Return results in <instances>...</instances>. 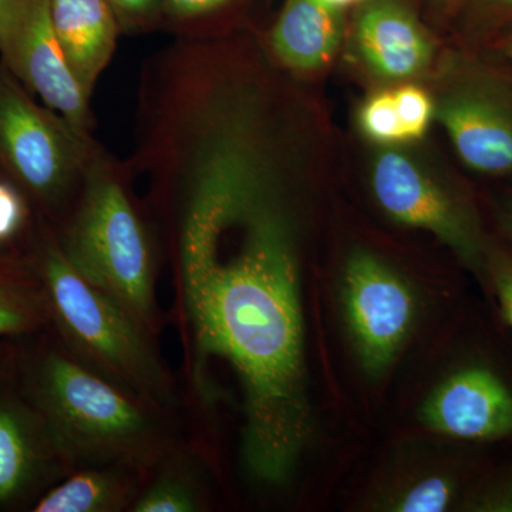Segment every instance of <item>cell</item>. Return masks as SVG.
<instances>
[{
    "instance_id": "obj_1",
    "label": "cell",
    "mask_w": 512,
    "mask_h": 512,
    "mask_svg": "<svg viewBox=\"0 0 512 512\" xmlns=\"http://www.w3.org/2000/svg\"><path fill=\"white\" fill-rule=\"evenodd\" d=\"M180 278L198 352L227 359L244 389L245 468L262 484L284 483L311 420L285 197L261 202L221 248Z\"/></svg>"
},
{
    "instance_id": "obj_2",
    "label": "cell",
    "mask_w": 512,
    "mask_h": 512,
    "mask_svg": "<svg viewBox=\"0 0 512 512\" xmlns=\"http://www.w3.org/2000/svg\"><path fill=\"white\" fill-rule=\"evenodd\" d=\"M26 399L66 468L157 467L173 453L165 413L89 369L67 350L46 349L26 367Z\"/></svg>"
},
{
    "instance_id": "obj_3",
    "label": "cell",
    "mask_w": 512,
    "mask_h": 512,
    "mask_svg": "<svg viewBox=\"0 0 512 512\" xmlns=\"http://www.w3.org/2000/svg\"><path fill=\"white\" fill-rule=\"evenodd\" d=\"M36 242L30 262L67 352L151 406L174 410L177 390L150 330L73 268L49 225L40 224Z\"/></svg>"
},
{
    "instance_id": "obj_4",
    "label": "cell",
    "mask_w": 512,
    "mask_h": 512,
    "mask_svg": "<svg viewBox=\"0 0 512 512\" xmlns=\"http://www.w3.org/2000/svg\"><path fill=\"white\" fill-rule=\"evenodd\" d=\"M130 185L124 163L97 144L79 198L56 235L73 268L153 332V242L138 214Z\"/></svg>"
},
{
    "instance_id": "obj_5",
    "label": "cell",
    "mask_w": 512,
    "mask_h": 512,
    "mask_svg": "<svg viewBox=\"0 0 512 512\" xmlns=\"http://www.w3.org/2000/svg\"><path fill=\"white\" fill-rule=\"evenodd\" d=\"M97 144L36 103L0 63V178L15 185L29 204L46 217H69Z\"/></svg>"
},
{
    "instance_id": "obj_6",
    "label": "cell",
    "mask_w": 512,
    "mask_h": 512,
    "mask_svg": "<svg viewBox=\"0 0 512 512\" xmlns=\"http://www.w3.org/2000/svg\"><path fill=\"white\" fill-rule=\"evenodd\" d=\"M0 63L84 138L93 137L90 97L84 93L50 18L49 0H3Z\"/></svg>"
},
{
    "instance_id": "obj_7",
    "label": "cell",
    "mask_w": 512,
    "mask_h": 512,
    "mask_svg": "<svg viewBox=\"0 0 512 512\" xmlns=\"http://www.w3.org/2000/svg\"><path fill=\"white\" fill-rule=\"evenodd\" d=\"M343 308L357 355L370 375L392 365L416 320L413 289L369 252H356L343 274Z\"/></svg>"
},
{
    "instance_id": "obj_8",
    "label": "cell",
    "mask_w": 512,
    "mask_h": 512,
    "mask_svg": "<svg viewBox=\"0 0 512 512\" xmlns=\"http://www.w3.org/2000/svg\"><path fill=\"white\" fill-rule=\"evenodd\" d=\"M376 200L393 220L436 235L458 258L484 276L488 244L473 212L434 184L403 154L386 151L372 174Z\"/></svg>"
},
{
    "instance_id": "obj_9",
    "label": "cell",
    "mask_w": 512,
    "mask_h": 512,
    "mask_svg": "<svg viewBox=\"0 0 512 512\" xmlns=\"http://www.w3.org/2000/svg\"><path fill=\"white\" fill-rule=\"evenodd\" d=\"M436 433L470 443L512 437V387L494 367L468 363L451 372L421 409Z\"/></svg>"
},
{
    "instance_id": "obj_10",
    "label": "cell",
    "mask_w": 512,
    "mask_h": 512,
    "mask_svg": "<svg viewBox=\"0 0 512 512\" xmlns=\"http://www.w3.org/2000/svg\"><path fill=\"white\" fill-rule=\"evenodd\" d=\"M437 116L458 156L477 173L512 174V103L488 87L448 96Z\"/></svg>"
},
{
    "instance_id": "obj_11",
    "label": "cell",
    "mask_w": 512,
    "mask_h": 512,
    "mask_svg": "<svg viewBox=\"0 0 512 512\" xmlns=\"http://www.w3.org/2000/svg\"><path fill=\"white\" fill-rule=\"evenodd\" d=\"M60 470L67 468L35 407L0 396V505L25 500Z\"/></svg>"
},
{
    "instance_id": "obj_12",
    "label": "cell",
    "mask_w": 512,
    "mask_h": 512,
    "mask_svg": "<svg viewBox=\"0 0 512 512\" xmlns=\"http://www.w3.org/2000/svg\"><path fill=\"white\" fill-rule=\"evenodd\" d=\"M50 18L73 73L92 97L116 52L119 20L106 0H49Z\"/></svg>"
},
{
    "instance_id": "obj_13",
    "label": "cell",
    "mask_w": 512,
    "mask_h": 512,
    "mask_svg": "<svg viewBox=\"0 0 512 512\" xmlns=\"http://www.w3.org/2000/svg\"><path fill=\"white\" fill-rule=\"evenodd\" d=\"M357 43L367 64L389 79L412 77L430 62L429 39L409 10L393 0H379L363 10Z\"/></svg>"
},
{
    "instance_id": "obj_14",
    "label": "cell",
    "mask_w": 512,
    "mask_h": 512,
    "mask_svg": "<svg viewBox=\"0 0 512 512\" xmlns=\"http://www.w3.org/2000/svg\"><path fill=\"white\" fill-rule=\"evenodd\" d=\"M338 12L319 0H286L271 33L279 62L303 72L328 63L340 40Z\"/></svg>"
},
{
    "instance_id": "obj_15",
    "label": "cell",
    "mask_w": 512,
    "mask_h": 512,
    "mask_svg": "<svg viewBox=\"0 0 512 512\" xmlns=\"http://www.w3.org/2000/svg\"><path fill=\"white\" fill-rule=\"evenodd\" d=\"M140 471L121 466L84 467L37 500L36 512H117L136 501Z\"/></svg>"
},
{
    "instance_id": "obj_16",
    "label": "cell",
    "mask_w": 512,
    "mask_h": 512,
    "mask_svg": "<svg viewBox=\"0 0 512 512\" xmlns=\"http://www.w3.org/2000/svg\"><path fill=\"white\" fill-rule=\"evenodd\" d=\"M50 325L45 291L29 259L0 254V338L35 333Z\"/></svg>"
},
{
    "instance_id": "obj_17",
    "label": "cell",
    "mask_w": 512,
    "mask_h": 512,
    "mask_svg": "<svg viewBox=\"0 0 512 512\" xmlns=\"http://www.w3.org/2000/svg\"><path fill=\"white\" fill-rule=\"evenodd\" d=\"M160 473L140 491L130 510L136 512H195L204 508V491L194 468L184 458L168 454Z\"/></svg>"
},
{
    "instance_id": "obj_18",
    "label": "cell",
    "mask_w": 512,
    "mask_h": 512,
    "mask_svg": "<svg viewBox=\"0 0 512 512\" xmlns=\"http://www.w3.org/2000/svg\"><path fill=\"white\" fill-rule=\"evenodd\" d=\"M474 485L464 484L454 474H436L414 481L393 498L389 510L400 512H443L464 507Z\"/></svg>"
},
{
    "instance_id": "obj_19",
    "label": "cell",
    "mask_w": 512,
    "mask_h": 512,
    "mask_svg": "<svg viewBox=\"0 0 512 512\" xmlns=\"http://www.w3.org/2000/svg\"><path fill=\"white\" fill-rule=\"evenodd\" d=\"M241 0H161L163 28L177 37H202L212 20Z\"/></svg>"
},
{
    "instance_id": "obj_20",
    "label": "cell",
    "mask_w": 512,
    "mask_h": 512,
    "mask_svg": "<svg viewBox=\"0 0 512 512\" xmlns=\"http://www.w3.org/2000/svg\"><path fill=\"white\" fill-rule=\"evenodd\" d=\"M363 130L373 140L380 143H397L407 140L393 93L376 94L367 100L360 113Z\"/></svg>"
},
{
    "instance_id": "obj_21",
    "label": "cell",
    "mask_w": 512,
    "mask_h": 512,
    "mask_svg": "<svg viewBox=\"0 0 512 512\" xmlns=\"http://www.w3.org/2000/svg\"><path fill=\"white\" fill-rule=\"evenodd\" d=\"M397 113L402 121L407 140L423 137L433 117V103L424 90L404 86L393 92Z\"/></svg>"
},
{
    "instance_id": "obj_22",
    "label": "cell",
    "mask_w": 512,
    "mask_h": 512,
    "mask_svg": "<svg viewBox=\"0 0 512 512\" xmlns=\"http://www.w3.org/2000/svg\"><path fill=\"white\" fill-rule=\"evenodd\" d=\"M483 279L490 285L501 315L512 329V254L488 245Z\"/></svg>"
},
{
    "instance_id": "obj_23",
    "label": "cell",
    "mask_w": 512,
    "mask_h": 512,
    "mask_svg": "<svg viewBox=\"0 0 512 512\" xmlns=\"http://www.w3.org/2000/svg\"><path fill=\"white\" fill-rule=\"evenodd\" d=\"M119 20L121 32L147 33L163 28L161 0H106Z\"/></svg>"
},
{
    "instance_id": "obj_24",
    "label": "cell",
    "mask_w": 512,
    "mask_h": 512,
    "mask_svg": "<svg viewBox=\"0 0 512 512\" xmlns=\"http://www.w3.org/2000/svg\"><path fill=\"white\" fill-rule=\"evenodd\" d=\"M464 507L468 511L512 512V468L500 476L478 480Z\"/></svg>"
},
{
    "instance_id": "obj_25",
    "label": "cell",
    "mask_w": 512,
    "mask_h": 512,
    "mask_svg": "<svg viewBox=\"0 0 512 512\" xmlns=\"http://www.w3.org/2000/svg\"><path fill=\"white\" fill-rule=\"evenodd\" d=\"M30 204L9 181L0 178V247L18 238L28 224Z\"/></svg>"
},
{
    "instance_id": "obj_26",
    "label": "cell",
    "mask_w": 512,
    "mask_h": 512,
    "mask_svg": "<svg viewBox=\"0 0 512 512\" xmlns=\"http://www.w3.org/2000/svg\"><path fill=\"white\" fill-rule=\"evenodd\" d=\"M485 12L494 16H512V0H480Z\"/></svg>"
},
{
    "instance_id": "obj_27",
    "label": "cell",
    "mask_w": 512,
    "mask_h": 512,
    "mask_svg": "<svg viewBox=\"0 0 512 512\" xmlns=\"http://www.w3.org/2000/svg\"><path fill=\"white\" fill-rule=\"evenodd\" d=\"M322 5L328 6L330 9L339 10L350 5V3L356 2V0H319Z\"/></svg>"
},
{
    "instance_id": "obj_28",
    "label": "cell",
    "mask_w": 512,
    "mask_h": 512,
    "mask_svg": "<svg viewBox=\"0 0 512 512\" xmlns=\"http://www.w3.org/2000/svg\"><path fill=\"white\" fill-rule=\"evenodd\" d=\"M504 221L505 227H507L508 232H510L512 238V200L508 202L507 207H505Z\"/></svg>"
},
{
    "instance_id": "obj_29",
    "label": "cell",
    "mask_w": 512,
    "mask_h": 512,
    "mask_svg": "<svg viewBox=\"0 0 512 512\" xmlns=\"http://www.w3.org/2000/svg\"><path fill=\"white\" fill-rule=\"evenodd\" d=\"M505 53L512 60V36L507 40V45H505Z\"/></svg>"
},
{
    "instance_id": "obj_30",
    "label": "cell",
    "mask_w": 512,
    "mask_h": 512,
    "mask_svg": "<svg viewBox=\"0 0 512 512\" xmlns=\"http://www.w3.org/2000/svg\"><path fill=\"white\" fill-rule=\"evenodd\" d=\"M2 2H3V0H0V6H2Z\"/></svg>"
}]
</instances>
